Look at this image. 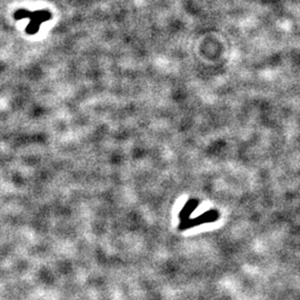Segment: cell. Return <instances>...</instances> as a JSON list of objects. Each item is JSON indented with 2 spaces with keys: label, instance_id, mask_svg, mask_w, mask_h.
I'll list each match as a JSON object with an SVG mask.
<instances>
[{
  "label": "cell",
  "instance_id": "3957f363",
  "mask_svg": "<svg viewBox=\"0 0 300 300\" xmlns=\"http://www.w3.org/2000/svg\"><path fill=\"white\" fill-rule=\"evenodd\" d=\"M198 206V201L197 200H190L188 201L187 205L183 207V209L180 211L179 213V218H180V222L182 220H186L189 218V216L192 215L193 211L196 209V207Z\"/></svg>",
  "mask_w": 300,
  "mask_h": 300
},
{
  "label": "cell",
  "instance_id": "6da1fadb",
  "mask_svg": "<svg viewBox=\"0 0 300 300\" xmlns=\"http://www.w3.org/2000/svg\"><path fill=\"white\" fill-rule=\"evenodd\" d=\"M28 18L30 22L28 23L26 30V34L34 36L39 32L40 26L42 22L50 20L52 18V15L50 11L48 10H37V11H29L27 9H18L14 14L15 20H20Z\"/></svg>",
  "mask_w": 300,
  "mask_h": 300
},
{
  "label": "cell",
  "instance_id": "7a4b0ae2",
  "mask_svg": "<svg viewBox=\"0 0 300 300\" xmlns=\"http://www.w3.org/2000/svg\"><path fill=\"white\" fill-rule=\"evenodd\" d=\"M218 218H219V212L218 211L209 210V211L203 213V215L197 217V218H194V219L188 218L186 220H182V222H180L178 229L180 231L187 230L189 228L196 227V226H200V225H204V224H207V223H213V222H216Z\"/></svg>",
  "mask_w": 300,
  "mask_h": 300
}]
</instances>
